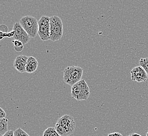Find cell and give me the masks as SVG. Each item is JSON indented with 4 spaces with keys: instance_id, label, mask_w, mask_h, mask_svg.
<instances>
[{
    "instance_id": "1",
    "label": "cell",
    "mask_w": 148,
    "mask_h": 136,
    "mask_svg": "<svg viewBox=\"0 0 148 136\" xmlns=\"http://www.w3.org/2000/svg\"><path fill=\"white\" fill-rule=\"evenodd\" d=\"M83 74V68L75 66L69 67L64 71L63 81L66 84L73 86L82 80Z\"/></svg>"
},
{
    "instance_id": "2",
    "label": "cell",
    "mask_w": 148,
    "mask_h": 136,
    "mask_svg": "<svg viewBox=\"0 0 148 136\" xmlns=\"http://www.w3.org/2000/svg\"><path fill=\"white\" fill-rule=\"evenodd\" d=\"M20 25L31 38H35L38 34V21L32 16H25L20 19Z\"/></svg>"
},
{
    "instance_id": "3",
    "label": "cell",
    "mask_w": 148,
    "mask_h": 136,
    "mask_svg": "<svg viewBox=\"0 0 148 136\" xmlns=\"http://www.w3.org/2000/svg\"><path fill=\"white\" fill-rule=\"evenodd\" d=\"M63 35V23L60 17L54 15L50 17V40H60Z\"/></svg>"
},
{
    "instance_id": "4",
    "label": "cell",
    "mask_w": 148,
    "mask_h": 136,
    "mask_svg": "<svg viewBox=\"0 0 148 136\" xmlns=\"http://www.w3.org/2000/svg\"><path fill=\"white\" fill-rule=\"evenodd\" d=\"M38 35L40 39L44 41L50 39V17L42 16L38 20Z\"/></svg>"
},
{
    "instance_id": "5",
    "label": "cell",
    "mask_w": 148,
    "mask_h": 136,
    "mask_svg": "<svg viewBox=\"0 0 148 136\" xmlns=\"http://www.w3.org/2000/svg\"><path fill=\"white\" fill-rule=\"evenodd\" d=\"M56 123L60 125L65 130L68 136L74 133L76 128V124L74 118L71 115H64L58 119Z\"/></svg>"
},
{
    "instance_id": "6",
    "label": "cell",
    "mask_w": 148,
    "mask_h": 136,
    "mask_svg": "<svg viewBox=\"0 0 148 136\" xmlns=\"http://www.w3.org/2000/svg\"><path fill=\"white\" fill-rule=\"evenodd\" d=\"M13 31H14V35L13 37L15 40H18L23 44V45L29 43L30 38L28 34L23 29L20 23H15L13 26Z\"/></svg>"
},
{
    "instance_id": "7",
    "label": "cell",
    "mask_w": 148,
    "mask_h": 136,
    "mask_svg": "<svg viewBox=\"0 0 148 136\" xmlns=\"http://www.w3.org/2000/svg\"><path fill=\"white\" fill-rule=\"evenodd\" d=\"M131 79L138 82H145L148 79V75L145 70L141 66H137L131 71Z\"/></svg>"
},
{
    "instance_id": "8",
    "label": "cell",
    "mask_w": 148,
    "mask_h": 136,
    "mask_svg": "<svg viewBox=\"0 0 148 136\" xmlns=\"http://www.w3.org/2000/svg\"><path fill=\"white\" fill-rule=\"evenodd\" d=\"M29 57L25 55L17 56L15 60L14 67L15 69L20 73L26 72V65Z\"/></svg>"
},
{
    "instance_id": "9",
    "label": "cell",
    "mask_w": 148,
    "mask_h": 136,
    "mask_svg": "<svg viewBox=\"0 0 148 136\" xmlns=\"http://www.w3.org/2000/svg\"><path fill=\"white\" fill-rule=\"evenodd\" d=\"M76 85L79 88L81 91L82 96H83V100H87L88 99L90 96V93L88 85L86 82L85 80H80L76 84Z\"/></svg>"
},
{
    "instance_id": "10",
    "label": "cell",
    "mask_w": 148,
    "mask_h": 136,
    "mask_svg": "<svg viewBox=\"0 0 148 136\" xmlns=\"http://www.w3.org/2000/svg\"><path fill=\"white\" fill-rule=\"evenodd\" d=\"M38 65V63L36 59L33 57H29L28 58L26 65V72L32 73L36 71Z\"/></svg>"
},
{
    "instance_id": "11",
    "label": "cell",
    "mask_w": 148,
    "mask_h": 136,
    "mask_svg": "<svg viewBox=\"0 0 148 136\" xmlns=\"http://www.w3.org/2000/svg\"><path fill=\"white\" fill-rule=\"evenodd\" d=\"M71 95L73 98L77 101H83V96L79 88L76 84L71 86Z\"/></svg>"
},
{
    "instance_id": "12",
    "label": "cell",
    "mask_w": 148,
    "mask_h": 136,
    "mask_svg": "<svg viewBox=\"0 0 148 136\" xmlns=\"http://www.w3.org/2000/svg\"><path fill=\"white\" fill-rule=\"evenodd\" d=\"M9 120L6 118L0 119V135L3 136L9 131Z\"/></svg>"
},
{
    "instance_id": "13",
    "label": "cell",
    "mask_w": 148,
    "mask_h": 136,
    "mask_svg": "<svg viewBox=\"0 0 148 136\" xmlns=\"http://www.w3.org/2000/svg\"><path fill=\"white\" fill-rule=\"evenodd\" d=\"M43 136H60L57 133L55 127H49L44 131Z\"/></svg>"
},
{
    "instance_id": "14",
    "label": "cell",
    "mask_w": 148,
    "mask_h": 136,
    "mask_svg": "<svg viewBox=\"0 0 148 136\" xmlns=\"http://www.w3.org/2000/svg\"><path fill=\"white\" fill-rule=\"evenodd\" d=\"M12 43L14 46L15 50L17 52H21L24 49L23 44L18 40H12Z\"/></svg>"
},
{
    "instance_id": "15",
    "label": "cell",
    "mask_w": 148,
    "mask_h": 136,
    "mask_svg": "<svg viewBox=\"0 0 148 136\" xmlns=\"http://www.w3.org/2000/svg\"><path fill=\"white\" fill-rule=\"evenodd\" d=\"M140 66L142 67L146 71L148 77V58H141L139 60Z\"/></svg>"
},
{
    "instance_id": "16",
    "label": "cell",
    "mask_w": 148,
    "mask_h": 136,
    "mask_svg": "<svg viewBox=\"0 0 148 136\" xmlns=\"http://www.w3.org/2000/svg\"><path fill=\"white\" fill-rule=\"evenodd\" d=\"M14 136H30L28 133L23 131L22 129L18 128L14 131Z\"/></svg>"
},
{
    "instance_id": "17",
    "label": "cell",
    "mask_w": 148,
    "mask_h": 136,
    "mask_svg": "<svg viewBox=\"0 0 148 136\" xmlns=\"http://www.w3.org/2000/svg\"><path fill=\"white\" fill-rule=\"evenodd\" d=\"M6 116V113L3 110L2 108H0V119L5 118Z\"/></svg>"
},
{
    "instance_id": "18",
    "label": "cell",
    "mask_w": 148,
    "mask_h": 136,
    "mask_svg": "<svg viewBox=\"0 0 148 136\" xmlns=\"http://www.w3.org/2000/svg\"><path fill=\"white\" fill-rule=\"evenodd\" d=\"M3 136H14V131H9Z\"/></svg>"
},
{
    "instance_id": "19",
    "label": "cell",
    "mask_w": 148,
    "mask_h": 136,
    "mask_svg": "<svg viewBox=\"0 0 148 136\" xmlns=\"http://www.w3.org/2000/svg\"><path fill=\"white\" fill-rule=\"evenodd\" d=\"M108 136H123V135L119 133H114L109 134Z\"/></svg>"
},
{
    "instance_id": "20",
    "label": "cell",
    "mask_w": 148,
    "mask_h": 136,
    "mask_svg": "<svg viewBox=\"0 0 148 136\" xmlns=\"http://www.w3.org/2000/svg\"><path fill=\"white\" fill-rule=\"evenodd\" d=\"M131 136H141V135H140L139 134H138V133H132L131 135Z\"/></svg>"
},
{
    "instance_id": "21",
    "label": "cell",
    "mask_w": 148,
    "mask_h": 136,
    "mask_svg": "<svg viewBox=\"0 0 148 136\" xmlns=\"http://www.w3.org/2000/svg\"><path fill=\"white\" fill-rule=\"evenodd\" d=\"M146 136H148V132L147 133V134H146Z\"/></svg>"
},
{
    "instance_id": "22",
    "label": "cell",
    "mask_w": 148,
    "mask_h": 136,
    "mask_svg": "<svg viewBox=\"0 0 148 136\" xmlns=\"http://www.w3.org/2000/svg\"><path fill=\"white\" fill-rule=\"evenodd\" d=\"M131 136V135H129V136Z\"/></svg>"
}]
</instances>
